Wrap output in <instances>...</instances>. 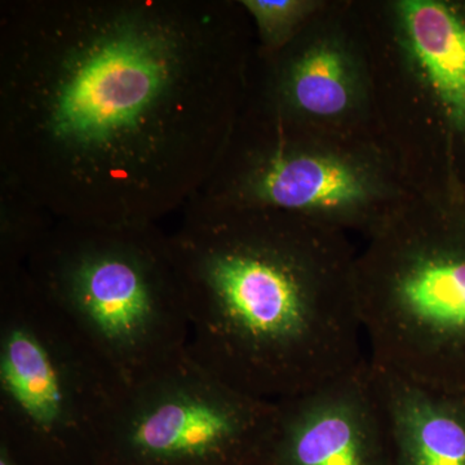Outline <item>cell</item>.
Listing matches in <instances>:
<instances>
[{
    "mask_svg": "<svg viewBox=\"0 0 465 465\" xmlns=\"http://www.w3.org/2000/svg\"><path fill=\"white\" fill-rule=\"evenodd\" d=\"M179 217L170 240L198 365L280 402L365 360L356 264L332 232L280 211L201 198Z\"/></svg>",
    "mask_w": 465,
    "mask_h": 465,
    "instance_id": "cell-2",
    "label": "cell"
},
{
    "mask_svg": "<svg viewBox=\"0 0 465 465\" xmlns=\"http://www.w3.org/2000/svg\"><path fill=\"white\" fill-rule=\"evenodd\" d=\"M356 290L369 360L455 393L465 363V252L423 223L388 226L357 262Z\"/></svg>",
    "mask_w": 465,
    "mask_h": 465,
    "instance_id": "cell-5",
    "label": "cell"
},
{
    "mask_svg": "<svg viewBox=\"0 0 465 465\" xmlns=\"http://www.w3.org/2000/svg\"><path fill=\"white\" fill-rule=\"evenodd\" d=\"M262 465H397L381 370L347 374L277 402Z\"/></svg>",
    "mask_w": 465,
    "mask_h": 465,
    "instance_id": "cell-7",
    "label": "cell"
},
{
    "mask_svg": "<svg viewBox=\"0 0 465 465\" xmlns=\"http://www.w3.org/2000/svg\"><path fill=\"white\" fill-rule=\"evenodd\" d=\"M381 372L397 465H465V401Z\"/></svg>",
    "mask_w": 465,
    "mask_h": 465,
    "instance_id": "cell-8",
    "label": "cell"
},
{
    "mask_svg": "<svg viewBox=\"0 0 465 465\" xmlns=\"http://www.w3.org/2000/svg\"><path fill=\"white\" fill-rule=\"evenodd\" d=\"M412 51L449 114L465 124V23L430 0L401 3Z\"/></svg>",
    "mask_w": 465,
    "mask_h": 465,
    "instance_id": "cell-9",
    "label": "cell"
},
{
    "mask_svg": "<svg viewBox=\"0 0 465 465\" xmlns=\"http://www.w3.org/2000/svg\"><path fill=\"white\" fill-rule=\"evenodd\" d=\"M130 390L24 266L0 268V440L21 460L101 464Z\"/></svg>",
    "mask_w": 465,
    "mask_h": 465,
    "instance_id": "cell-4",
    "label": "cell"
},
{
    "mask_svg": "<svg viewBox=\"0 0 465 465\" xmlns=\"http://www.w3.org/2000/svg\"><path fill=\"white\" fill-rule=\"evenodd\" d=\"M20 266L128 387L188 354L185 289L161 225L56 222Z\"/></svg>",
    "mask_w": 465,
    "mask_h": 465,
    "instance_id": "cell-3",
    "label": "cell"
},
{
    "mask_svg": "<svg viewBox=\"0 0 465 465\" xmlns=\"http://www.w3.org/2000/svg\"><path fill=\"white\" fill-rule=\"evenodd\" d=\"M242 5L256 21L262 38L273 47L286 41L307 8L295 0H244Z\"/></svg>",
    "mask_w": 465,
    "mask_h": 465,
    "instance_id": "cell-11",
    "label": "cell"
},
{
    "mask_svg": "<svg viewBox=\"0 0 465 465\" xmlns=\"http://www.w3.org/2000/svg\"><path fill=\"white\" fill-rule=\"evenodd\" d=\"M275 411L186 354L131 388L101 465H262Z\"/></svg>",
    "mask_w": 465,
    "mask_h": 465,
    "instance_id": "cell-6",
    "label": "cell"
},
{
    "mask_svg": "<svg viewBox=\"0 0 465 465\" xmlns=\"http://www.w3.org/2000/svg\"><path fill=\"white\" fill-rule=\"evenodd\" d=\"M284 91L291 103L308 114H341L351 101L344 58L327 45L312 48L291 67Z\"/></svg>",
    "mask_w": 465,
    "mask_h": 465,
    "instance_id": "cell-10",
    "label": "cell"
},
{
    "mask_svg": "<svg viewBox=\"0 0 465 465\" xmlns=\"http://www.w3.org/2000/svg\"><path fill=\"white\" fill-rule=\"evenodd\" d=\"M226 5H0V179L57 222L161 225L215 173L237 124Z\"/></svg>",
    "mask_w": 465,
    "mask_h": 465,
    "instance_id": "cell-1",
    "label": "cell"
}]
</instances>
